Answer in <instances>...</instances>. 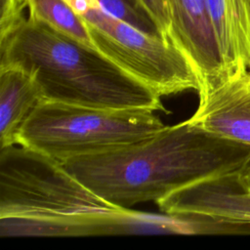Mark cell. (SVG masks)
Instances as JSON below:
<instances>
[{
	"mask_svg": "<svg viewBox=\"0 0 250 250\" xmlns=\"http://www.w3.org/2000/svg\"><path fill=\"white\" fill-rule=\"evenodd\" d=\"M43 100L34 78L15 65H0V149L18 145V134Z\"/></svg>",
	"mask_w": 250,
	"mask_h": 250,
	"instance_id": "10",
	"label": "cell"
},
{
	"mask_svg": "<svg viewBox=\"0 0 250 250\" xmlns=\"http://www.w3.org/2000/svg\"><path fill=\"white\" fill-rule=\"evenodd\" d=\"M145 213L104 199L60 161L16 145L0 149V235L140 234Z\"/></svg>",
	"mask_w": 250,
	"mask_h": 250,
	"instance_id": "2",
	"label": "cell"
},
{
	"mask_svg": "<svg viewBox=\"0 0 250 250\" xmlns=\"http://www.w3.org/2000/svg\"><path fill=\"white\" fill-rule=\"evenodd\" d=\"M0 65H15L28 72L45 101L112 109L165 110L160 96L94 47L29 17L0 39Z\"/></svg>",
	"mask_w": 250,
	"mask_h": 250,
	"instance_id": "3",
	"label": "cell"
},
{
	"mask_svg": "<svg viewBox=\"0 0 250 250\" xmlns=\"http://www.w3.org/2000/svg\"><path fill=\"white\" fill-rule=\"evenodd\" d=\"M227 76L249 68L250 30L247 0H206Z\"/></svg>",
	"mask_w": 250,
	"mask_h": 250,
	"instance_id": "9",
	"label": "cell"
},
{
	"mask_svg": "<svg viewBox=\"0 0 250 250\" xmlns=\"http://www.w3.org/2000/svg\"><path fill=\"white\" fill-rule=\"evenodd\" d=\"M25 0H1L0 39L8 35L24 18L22 11Z\"/></svg>",
	"mask_w": 250,
	"mask_h": 250,
	"instance_id": "13",
	"label": "cell"
},
{
	"mask_svg": "<svg viewBox=\"0 0 250 250\" xmlns=\"http://www.w3.org/2000/svg\"><path fill=\"white\" fill-rule=\"evenodd\" d=\"M106 13L149 34L163 36L155 22L137 0H97Z\"/></svg>",
	"mask_w": 250,
	"mask_h": 250,
	"instance_id": "12",
	"label": "cell"
},
{
	"mask_svg": "<svg viewBox=\"0 0 250 250\" xmlns=\"http://www.w3.org/2000/svg\"><path fill=\"white\" fill-rule=\"evenodd\" d=\"M250 147L211 135L188 119L112 151L62 165L108 202L123 207L158 201L193 183L242 171Z\"/></svg>",
	"mask_w": 250,
	"mask_h": 250,
	"instance_id": "1",
	"label": "cell"
},
{
	"mask_svg": "<svg viewBox=\"0 0 250 250\" xmlns=\"http://www.w3.org/2000/svg\"><path fill=\"white\" fill-rule=\"evenodd\" d=\"M238 180L241 186L250 190V162L247 164V166L238 174Z\"/></svg>",
	"mask_w": 250,
	"mask_h": 250,
	"instance_id": "15",
	"label": "cell"
},
{
	"mask_svg": "<svg viewBox=\"0 0 250 250\" xmlns=\"http://www.w3.org/2000/svg\"><path fill=\"white\" fill-rule=\"evenodd\" d=\"M81 17L95 49L158 96L198 91L190 62L168 36L146 33L100 6L90 8Z\"/></svg>",
	"mask_w": 250,
	"mask_h": 250,
	"instance_id": "5",
	"label": "cell"
},
{
	"mask_svg": "<svg viewBox=\"0 0 250 250\" xmlns=\"http://www.w3.org/2000/svg\"><path fill=\"white\" fill-rule=\"evenodd\" d=\"M25 6L30 19L42 21L85 45L94 47L82 17L66 0H25Z\"/></svg>",
	"mask_w": 250,
	"mask_h": 250,
	"instance_id": "11",
	"label": "cell"
},
{
	"mask_svg": "<svg viewBox=\"0 0 250 250\" xmlns=\"http://www.w3.org/2000/svg\"><path fill=\"white\" fill-rule=\"evenodd\" d=\"M239 172L193 183L156 201L169 215H202L222 222L250 226V190L238 180Z\"/></svg>",
	"mask_w": 250,
	"mask_h": 250,
	"instance_id": "8",
	"label": "cell"
},
{
	"mask_svg": "<svg viewBox=\"0 0 250 250\" xmlns=\"http://www.w3.org/2000/svg\"><path fill=\"white\" fill-rule=\"evenodd\" d=\"M157 25L160 33L166 36L170 26V13L167 0H137Z\"/></svg>",
	"mask_w": 250,
	"mask_h": 250,
	"instance_id": "14",
	"label": "cell"
},
{
	"mask_svg": "<svg viewBox=\"0 0 250 250\" xmlns=\"http://www.w3.org/2000/svg\"><path fill=\"white\" fill-rule=\"evenodd\" d=\"M249 68H250V64H249Z\"/></svg>",
	"mask_w": 250,
	"mask_h": 250,
	"instance_id": "17",
	"label": "cell"
},
{
	"mask_svg": "<svg viewBox=\"0 0 250 250\" xmlns=\"http://www.w3.org/2000/svg\"><path fill=\"white\" fill-rule=\"evenodd\" d=\"M146 109H112L42 100L21 127L18 145L61 163L143 142L165 125Z\"/></svg>",
	"mask_w": 250,
	"mask_h": 250,
	"instance_id": "4",
	"label": "cell"
},
{
	"mask_svg": "<svg viewBox=\"0 0 250 250\" xmlns=\"http://www.w3.org/2000/svg\"><path fill=\"white\" fill-rule=\"evenodd\" d=\"M197 93L198 106L188 120L211 135L250 147V68Z\"/></svg>",
	"mask_w": 250,
	"mask_h": 250,
	"instance_id": "7",
	"label": "cell"
},
{
	"mask_svg": "<svg viewBox=\"0 0 250 250\" xmlns=\"http://www.w3.org/2000/svg\"><path fill=\"white\" fill-rule=\"evenodd\" d=\"M247 7H248V21H249V30H250V0H247Z\"/></svg>",
	"mask_w": 250,
	"mask_h": 250,
	"instance_id": "16",
	"label": "cell"
},
{
	"mask_svg": "<svg viewBox=\"0 0 250 250\" xmlns=\"http://www.w3.org/2000/svg\"><path fill=\"white\" fill-rule=\"evenodd\" d=\"M168 36L190 62L199 90L227 76L206 0H167ZM197 91V92H198Z\"/></svg>",
	"mask_w": 250,
	"mask_h": 250,
	"instance_id": "6",
	"label": "cell"
}]
</instances>
